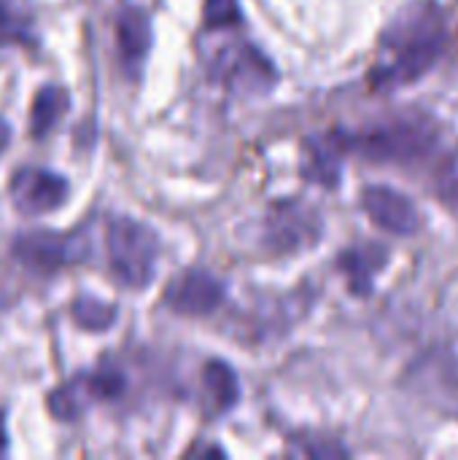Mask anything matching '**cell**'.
Wrapping results in <instances>:
<instances>
[{"label":"cell","instance_id":"277c9868","mask_svg":"<svg viewBox=\"0 0 458 460\" xmlns=\"http://www.w3.org/2000/svg\"><path fill=\"white\" fill-rule=\"evenodd\" d=\"M11 253L35 275L49 278L65 270L67 264L84 259V245L73 234L62 232H49V229H35L24 232L13 240Z\"/></svg>","mask_w":458,"mask_h":460},{"label":"cell","instance_id":"8992f818","mask_svg":"<svg viewBox=\"0 0 458 460\" xmlns=\"http://www.w3.org/2000/svg\"><path fill=\"white\" fill-rule=\"evenodd\" d=\"M70 194L67 178L43 167H22L11 178V199L22 216H46L65 205Z\"/></svg>","mask_w":458,"mask_h":460},{"label":"cell","instance_id":"3957f363","mask_svg":"<svg viewBox=\"0 0 458 460\" xmlns=\"http://www.w3.org/2000/svg\"><path fill=\"white\" fill-rule=\"evenodd\" d=\"M105 251L111 275L132 288L143 291L154 275H157V259H159V237L151 226L143 221L119 216L105 229Z\"/></svg>","mask_w":458,"mask_h":460},{"label":"cell","instance_id":"e0dca14e","mask_svg":"<svg viewBox=\"0 0 458 460\" xmlns=\"http://www.w3.org/2000/svg\"><path fill=\"white\" fill-rule=\"evenodd\" d=\"M240 22H243V13H240L238 0H205L202 24L208 30H227V27H238Z\"/></svg>","mask_w":458,"mask_h":460},{"label":"cell","instance_id":"ac0fdd59","mask_svg":"<svg viewBox=\"0 0 458 460\" xmlns=\"http://www.w3.org/2000/svg\"><path fill=\"white\" fill-rule=\"evenodd\" d=\"M435 191L437 197L458 213V156H448L435 175Z\"/></svg>","mask_w":458,"mask_h":460},{"label":"cell","instance_id":"d6986e66","mask_svg":"<svg viewBox=\"0 0 458 460\" xmlns=\"http://www.w3.org/2000/svg\"><path fill=\"white\" fill-rule=\"evenodd\" d=\"M27 40V22L13 11L8 0H0V46H13Z\"/></svg>","mask_w":458,"mask_h":460},{"label":"cell","instance_id":"6da1fadb","mask_svg":"<svg viewBox=\"0 0 458 460\" xmlns=\"http://www.w3.org/2000/svg\"><path fill=\"white\" fill-rule=\"evenodd\" d=\"M448 30L437 3L418 0L400 11L383 35L386 59L373 67V89H400L421 81L445 54Z\"/></svg>","mask_w":458,"mask_h":460},{"label":"cell","instance_id":"ba28073f","mask_svg":"<svg viewBox=\"0 0 458 460\" xmlns=\"http://www.w3.org/2000/svg\"><path fill=\"white\" fill-rule=\"evenodd\" d=\"M362 210L378 229L394 237H410L421 229V213L413 199L391 186H367L362 191Z\"/></svg>","mask_w":458,"mask_h":460},{"label":"cell","instance_id":"52a82bcc","mask_svg":"<svg viewBox=\"0 0 458 460\" xmlns=\"http://www.w3.org/2000/svg\"><path fill=\"white\" fill-rule=\"evenodd\" d=\"M224 283L216 275L205 270H189L167 286L165 305L184 318H208L224 305Z\"/></svg>","mask_w":458,"mask_h":460},{"label":"cell","instance_id":"8fae6325","mask_svg":"<svg viewBox=\"0 0 458 460\" xmlns=\"http://www.w3.org/2000/svg\"><path fill=\"white\" fill-rule=\"evenodd\" d=\"M346 148L340 143V135L310 137L305 143V162H302L305 178H310L319 186L335 189L340 183V154Z\"/></svg>","mask_w":458,"mask_h":460},{"label":"cell","instance_id":"9a60e30c","mask_svg":"<svg viewBox=\"0 0 458 460\" xmlns=\"http://www.w3.org/2000/svg\"><path fill=\"white\" fill-rule=\"evenodd\" d=\"M84 380V388L89 394V402H113L124 394L127 388V380H124V372L111 367V364H103L97 367L94 372H84L81 375Z\"/></svg>","mask_w":458,"mask_h":460},{"label":"cell","instance_id":"5bb4252c","mask_svg":"<svg viewBox=\"0 0 458 460\" xmlns=\"http://www.w3.org/2000/svg\"><path fill=\"white\" fill-rule=\"evenodd\" d=\"M202 385L219 412H229L240 402V383L235 369L224 361H208L202 369Z\"/></svg>","mask_w":458,"mask_h":460},{"label":"cell","instance_id":"7a4b0ae2","mask_svg":"<svg viewBox=\"0 0 458 460\" xmlns=\"http://www.w3.org/2000/svg\"><path fill=\"white\" fill-rule=\"evenodd\" d=\"M440 132L427 119H397L362 132L340 135L348 154L373 164H413L435 151Z\"/></svg>","mask_w":458,"mask_h":460},{"label":"cell","instance_id":"30bf717a","mask_svg":"<svg viewBox=\"0 0 458 460\" xmlns=\"http://www.w3.org/2000/svg\"><path fill=\"white\" fill-rule=\"evenodd\" d=\"M151 16L138 8V5H127L119 11L116 16V46H119V57L127 65V70H138L143 65V59L151 51Z\"/></svg>","mask_w":458,"mask_h":460},{"label":"cell","instance_id":"5b68a950","mask_svg":"<svg viewBox=\"0 0 458 460\" xmlns=\"http://www.w3.org/2000/svg\"><path fill=\"white\" fill-rule=\"evenodd\" d=\"M213 73L235 92H267L278 81L273 62L251 43H232L219 49Z\"/></svg>","mask_w":458,"mask_h":460},{"label":"cell","instance_id":"2e32d148","mask_svg":"<svg viewBox=\"0 0 458 460\" xmlns=\"http://www.w3.org/2000/svg\"><path fill=\"white\" fill-rule=\"evenodd\" d=\"M73 321L86 332H105L116 323V307L94 296H81L73 302Z\"/></svg>","mask_w":458,"mask_h":460},{"label":"cell","instance_id":"9c48e42d","mask_svg":"<svg viewBox=\"0 0 458 460\" xmlns=\"http://www.w3.org/2000/svg\"><path fill=\"white\" fill-rule=\"evenodd\" d=\"M321 234V218L297 202H281L267 218V243L283 253L310 248Z\"/></svg>","mask_w":458,"mask_h":460},{"label":"cell","instance_id":"4fadbf2b","mask_svg":"<svg viewBox=\"0 0 458 460\" xmlns=\"http://www.w3.org/2000/svg\"><path fill=\"white\" fill-rule=\"evenodd\" d=\"M70 108V97L62 86H43L30 108V132L35 137H43L46 132H51L59 119L67 113Z\"/></svg>","mask_w":458,"mask_h":460},{"label":"cell","instance_id":"ffe728a7","mask_svg":"<svg viewBox=\"0 0 458 460\" xmlns=\"http://www.w3.org/2000/svg\"><path fill=\"white\" fill-rule=\"evenodd\" d=\"M8 453V431H5V412L0 410V456Z\"/></svg>","mask_w":458,"mask_h":460},{"label":"cell","instance_id":"7c38bea8","mask_svg":"<svg viewBox=\"0 0 458 460\" xmlns=\"http://www.w3.org/2000/svg\"><path fill=\"white\" fill-rule=\"evenodd\" d=\"M383 264H386V251L378 248L375 243H370V248L348 251L340 259V270L346 272L348 286H351L354 294H370L373 291V280L383 270Z\"/></svg>","mask_w":458,"mask_h":460}]
</instances>
